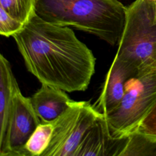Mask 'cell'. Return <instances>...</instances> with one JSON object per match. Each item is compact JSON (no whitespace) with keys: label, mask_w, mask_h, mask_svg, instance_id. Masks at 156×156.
Segmentation results:
<instances>
[{"label":"cell","mask_w":156,"mask_h":156,"mask_svg":"<svg viewBox=\"0 0 156 156\" xmlns=\"http://www.w3.org/2000/svg\"><path fill=\"white\" fill-rule=\"evenodd\" d=\"M12 37L27 71L41 83L68 93L88 88L96 58L69 27L48 22L35 13Z\"/></svg>","instance_id":"cell-1"},{"label":"cell","mask_w":156,"mask_h":156,"mask_svg":"<svg viewBox=\"0 0 156 156\" xmlns=\"http://www.w3.org/2000/svg\"><path fill=\"white\" fill-rule=\"evenodd\" d=\"M126 10L119 0H37L35 5L43 20L94 35L112 46L120 40Z\"/></svg>","instance_id":"cell-2"},{"label":"cell","mask_w":156,"mask_h":156,"mask_svg":"<svg viewBox=\"0 0 156 156\" xmlns=\"http://www.w3.org/2000/svg\"><path fill=\"white\" fill-rule=\"evenodd\" d=\"M25 24L10 15L0 7V34L4 37H13L21 30Z\"/></svg>","instance_id":"cell-14"},{"label":"cell","mask_w":156,"mask_h":156,"mask_svg":"<svg viewBox=\"0 0 156 156\" xmlns=\"http://www.w3.org/2000/svg\"><path fill=\"white\" fill-rule=\"evenodd\" d=\"M120 156H156V135L133 132L127 136Z\"/></svg>","instance_id":"cell-11"},{"label":"cell","mask_w":156,"mask_h":156,"mask_svg":"<svg viewBox=\"0 0 156 156\" xmlns=\"http://www.w3.org/2000/svg\"><path fill=\"white\" fill-rule=\"evenodd\" d=\"M155 1H156V0H155Z\"/></svg>","instance_id":"cell-17"},{"label":"cell","mask_w":156,"mask_h":156,"mask_svg":"<svg viewBox=\"0 0 156 156\" xmlns=\"http://www.w3.org/2000/svg\"><path fill=\"white\" fill-rule=\"evenodd\" d=\"M52 122H40L24 146L25 156H41L52 138Z\"/></svg>","instance_id":"cell-12"},{"label":"cell","mask_w":156,"mask_h":156,"mask_svg":"<svg viewBox=\"0 0 156 156\" xmlns=\"http://www.w3.org/2000/svg\"><path fill=\"white\" fill-rule=\"evenodd\" d=\"M115 57L138 71L154 65L156 1L135 0L127 7L124 30Z\"/></svg>","instance_id":"cell-3"},{"label":"cell","mask_w":156,"mask_h":156,"mask_svg":"<svg viewBox=\"0 0 156 156\" xmlns=\"http://www.w3.org/2000/svg\"><path fill=\"white\" fill-rule=\"evenodd\" d=\"M156 99V66L142 68L125 85L124 97L113 112L104 116L111 135L127 136L135 131Z\"/></svg>","instance_id":"cell-4"},{"label":"cell","mask_w":156,"mask_h":156,"mask_svg":"<svg viewBox=\"0 0 156 156\" xmlns=\"http://www.w3.org/2000/svg\"><path fill=\"white\" fill-rule=\"evenodd\" d=\"M102 115L88 101L71 100L54 121L51 140L41 156H73L83 136Z\"/></svg>","instance_id":"cell-5"},{"label":"cell","mask_w":156,"mask_h":156,"mask_svg":"<svg viewBox=\"0 0 156 156\" xmlns=\"http://www.w3.org/2000/svg\"><path fill=\"white\" fill-rule=\"evenodd\" d=\"M40 122L30 98L24 96L20 89L16 90L13 99L5 156H25L24 146Z\"/></svg>","instance_id":"cell-6"},{"label":"cell","mask_w":156,"mask_h":156,"mask_svg":"<svg viewBox=\"0 0 156 156\" xmlns=\"http://www.w3.org/2000/svg\"><path fill=\"white\" fill-rule=\"evenodd\" d=\"M66 91L47 84L30 98L32 107L41 122H52L68 107L71 101Z\"/></svg>","instance_id":"cell-10"},{"label":"cell","mask_w":156,"mask_h":156,"mask_svg":"<svg viewBox=\"0 0 156 156\" xmlns=\"http://www.w3.org/2000/svg\"><path fill=\"white\" fill-rule=\"evenodd\" d=\"M138 72L132 65L115 57L94 108L104 116L115 110L124 97L127 81Z\"/></svg>","instance_id":"cell-7"},{"label":"cell","mask_w":156,"mask_h":156,"mask_svg":"<svg viewBox=\"0 0 156 156\" xmlns=\"http://www.w3.org/2000/svg\"><path fill=\"white\" fill-rule=\"evenodd\" d=\"M20 89L8 60L0 54V156H5L13 99Z\"/></svg>","instance_id":"cell-9"},{"label":"cell","mask_w":156,"mask_h":156,"mask_svg":"<svg viewBox=\"0 0 156 156\" xmlns=\"http://www.w3.org/2000/svg\"><path fill=\"white\" fill-rule=\"evenodd\" d=\"M136 130L156 135V99Z\"/></svg>","instance_id":"cell-15"},{"label":"cell","mask_w":156,"mask_h":156,"mask_svg":"<svg viewBox=\"0 0 156 156\" xmlns=\"http://www.w3.org/2000/svg\"><path fill=\"white\" fill-rule=\"evenodd\" d=\"M127 136L113 137L105 118H99L87 131L73 156H120Z\"/></svg>","instance_id":"cell-8"},{"label":"cell","mask_w":156,"mask_h":156,"mask_svg":"<svg viewBox=\"0 0 156 156\" xmlns=\"http://www.w3.org/2000/svg\"><path fill=\"white\" fill-rule=\"evenodd\" d=\"M153 63L154 65L156 66V47L154 52V56H153Z\"/></svg>","instance_id":"cell-16"},{"label":"cell","mask_w":156,"mask_h":156,"mask_svg":"<svg viewBox=\"0 0 156 156\" xmlns=\"http://www.w3.org/2000/svg\"><path fill=\"white\" fill-rule=\"evenodd\" d=\"M36 1L37 0H0V7L12 17L26 24L35 13Z\"/></svg>","instance_id":"cell-13"}]
</instances>
